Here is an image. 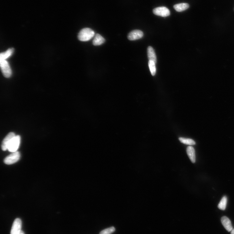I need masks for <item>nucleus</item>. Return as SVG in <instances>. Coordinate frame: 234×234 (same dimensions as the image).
<instances>
[{"mask_svg":"<svg viewBox=\"0 0 234 234\" xmlns=\"http://www.w3.org/2000/svg\"><path fill=\"white\" fill-rule=\"evenodd\" d=\"M95 35V32L92 29L89 28L82 29L78 34V38L81 41H87Z\"/></svg>","mask_w":234,"mask_h":234,"instance_id":"obj_1","label":"nucleus"},{"mask_svg":"<svg viewBox=\"0 0 234 234\" xmlns=\"http://www.w3.org/2000/svg\"><path fill=\"white\" fill-rule=\"evenodd\" d=\"M0 66L3 76L6 78L10 77L12 71L8 62L6 60H0Z\"/></svg>","mask_w":234,"mask_h":234,"instance_id":"obj_2","label":"nucleus"},{"mask_svg":"<svg viewBox=\"0 0 234 234\" xmlns=\"http://www.w3.org/2000/svg\"><path fill=\"white\" fill-rule=\"evenodd\" d=\"M20 158V154L18 151L12 153L4 159V163L7 165H12L18 162Z\"/></svg>","mask_w":234,"mask_h":234,"instance_id":"obj_3","label":"nucleus"},{"mask_svg":"<svg viewBox=\"0 0 234 234\" xmlns=\"http://www.w3.org/2000/svg\"><path fill=\"white\" fill-rule=\"evenodd\" d=\"M21 142V137L19 135L16 136L12 139L10 143L7 150L13 153L17 151Z\"/></svg>","mask_w":234,"mask_h":234,"instance_id":"obj_4","label":"nucleus"},{"mask_svg":"<svg viewBox=\"0 0 234 234\" xmlns=\"http://www.w3.org/2000/svg\"><path fill=\"white\" fill-rule=\"evenodd\" d=\"M153 13L155 15L163 17H166L170 15V12L168 8L161 7L155 8L153 10Z\"/></svg>","mask_w":234,"mask_h":234,"instance_id":"obj_5","label":"nucleus"},{"mask_svg":"<svg viewBox=\"0 0 234 234\" xmlns=\"http://www.w3.org/2000/svg\"><path fill=\"white\" fill-rule=\"evenodd\" d=\"M22 222L19 218L16 219L13 223L11 231V234H19L22 231Z\"/></svg>","mask_w":234,"mask_h":234,"instance_id":"obj_6","label":"nucleus"},{"mask_svg":"<svg viewBox=\"0 0 234 234\" xmlns=\"http://www.w3.org/2000/svg\"><path fill=\"white\" fill-rule=\"evenodd\" d=\"M16 136L13 132H10L5 138L2 144V149L5 151L7 150L8 147L12 139Z\"/></svg>","mask_w":234,"mask_h":234,"instance_id":"obj_7","label":"nucleus"},{"mask_svg":"<svg viewBox=\"0 0 234 234\" xmlns=\"http://www.w3.org/2000/svg\"><path fill=\"white\" fill-rule=\"evenodd\" d=\"M144 36V33L142 31L135 30L132 31L128 34V37L130 41H135L142 38Z\"/></svg>","mask_w":234,"mask_h":234,"instance_id":"obj_8","label":"nucleus"},{"mask_svg":"<svg viewBox=\"0 0 234 234\" xmlns=\"http://www.w3.org/2000/svg\"><path fill=\"white\" fill-rule=\"evenodd\" d=\"M221 222L224 227L228 232H230L233 229L231 221L226 216H223L221 218Z\"/></svg>","mask_w":234,"mask_h":234,"instance_id":"obj_9","label":"nucleus"},{"mask_svg":"<svg viewBox=\"0 0 234 234\" xmlns=\"http://www.w3.org/2000/svg\"><path fill=\"white\" fill-rule=\"evenodd\" d=\"M187 153L192 162L194 163L196 162V154L193 147L189 146L187 148Z\"/></svg>","mask_w":234,"mask_h":234,"instance_id":"obj_10","label":"nucleus"},{"mask_svg":"<svg viewBox=\"0 0 234 234\" xmlns=\"http://www.w3.org/2000/svg\"><path fill=\"white\" fill-rule=\"evenodd\" d=\"M147 54L149 61H153L155 64L157 63V56H156L152 46H149L148 48Z\"/></svg>","mask_w":234,"mask_h":234,"instance_id":"obj_11","label":"nucleus"},{"mask_svg":"<svg viewBox=\"0 0 234 234\" xmlns=\"http://www.w3.org/2000/svg\"><path fill=\"white\" fill-rule=\"evenodd\" d=\"M105 39L100 34H96L93 41V44L95 46H100L104 43Z\"/></svg>","mask_w":234,"mask_h":234,"instance_id":"obj_12","label":"nucleus"},{"mask_svg":"<svg viewBox=\"0 0 234 234\" xmlns=\"http://www.w3.org/2000/svg\"><path fill=\"white\" fill-rule=\"evenodd\" d=\"M189 5L188 3H181L176 4L174 6L175 10L177 12H181L188 9Z\"/></svg>","mask_w":234,"mask_h":234,"instance_id":"obj_13","label":"nucleus"},{"mask_svg":"<svg viewBox=\"0 0 234 234\" xmlns=\"http://www.w3.org/2000/svg\"><path fill=\"white\" fill-rule=\"evenodd\" d=\"M13 52V49L10 48L5 52L1 53L0 54V60H6L10 57L12 56Z\"/></svg>","mask_w":234,"mask_h":234,"instance_id":"obj_14","label":"nucleus"},{"mask_svg":"<svg viewBox=\"0 0 234 234\" xmlns=\"http://www.w3.org/2000/svg\"><path fill=\"white\" fill-rule=\"evenodd\" d=\"M227 197L226 196L223 197L218 205V208L222 210H225L226 209V205H227Z\"/></svg>","mask_w":234,"mask_h":234,"instance_id":"obj_15","label":"nucleus"},{"mask_svg":"<svg viewBox=\"0 0 234 234\" xmlns=\"http://www.w3.org/2000/svg\"><path fill=\"white\" fill-rule=\"evenodd\" d=\"M179 139L181 143L185 144L190 145L196 144V143L191 139L181 137L179 138Z\"/></svg>","mask_w":234,"mask_h":234,"instance_id":"obj_16","label":"nucleus"},{"mask_svg":"<svg viewBox=\"0 0 234 234\" xmlns=\"http://www.w3.org/2000/svg\"><path fill=\"white\" fill-rule=\"evenodd\" d=\"M155 62L152 61H149L148 62V66L150 70V72L153 76H154L156 72V68Z\"/></svg>","mask_w":234,"mask_h":234,"instance_id":"obj_17","label":"nucleus"},{"mask_svg":"<svg viewBox=\"0 0 234 234\" xmlns=\"http://www.w3.org/2000/svg\"><path fill=\"white\" fill-rule=\"evenodd\" d=\"M115 230L114 227H111L101 231L100 234H111L115 232Z\"/></svg>","mask_w":234,"mask_h":234,"instance_id":"obj_18","label":"nucleus"},{"mask_svg":"<svg viewBox=\"0 0 234 234\" xmlns=\"http://www.w3.org/2000/svg\"><path fill=\"white\" fill-rule=\"evenodd\" d=\"M231 234H234V229H233L231 231Z\"/></svg>","mask_w":234,"mask_h":234,"instance_id":"obj_19","label":"nucleus"},{"mask_svg":"<svg viewBox=\"0 0 234 234\" xmlns=\"http://www.w3.org/2000/svg\"><path fill=\"white\" fill-rule=\"evenodd\" d=\"M19 234H25L24 232L22 230L20 233Z\"/></svg>","mask_w":234,"mask_h":234,"instance_id":"obj_20","label":"nucleus"}]
</instances>
